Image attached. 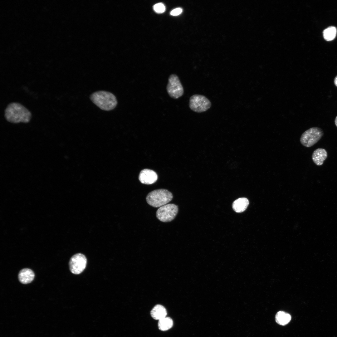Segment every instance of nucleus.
I'll return each instance as SVG.
<instances>
[{
	"label": "nucleus",
	"mask_w": 337,
	"mask_h": 337,
	"mask_svg": "<svg viewBox=\"0 0 337 337\" xmlns=\"http://www.w3.org/2000/svg\"><path fill=\"white\" fill-rule=\"evenodd\" d=\"M87 264L85 256L81 253H77L71 258L69 266L71 271L73 274H79L85 269Z\"/></svg>",
	"instance_id": "6e6552de"
},
{
	"label": "nucleus",
	"mask_w": 337,
	"mask_h": 337,
	"mask_svg": "<svg viewBox=\"0 0 337 337\" xmlns=\"http://www.w3.org/2000/svg\"><path fill=\"white\" fill-rule=\"evenodd\" d=\"M178 211L177 205L174 204H166L160 207L156 212L157 218L163 222L173 220L176 216Z\"/></svg>",
	"instance_id": "423d86ee"
},
{
	"label": "nucleus",
	"mask_w": 337,
	"mask_h": 337,
	"mask_svg": "<svg viewBox=\"0 0 337 337\" xmlns=\"http://www.w3.org/2000/svg\"><path fill=\"white\" fill-rule=\"evenodd\" d=\"M335 125L337 127V116L336 117L335 119Z\"/></svg>",
	"instance_id": "aec40b11"
},
{
	"label": "nucleus",
	"mask_w": 337,
	"mask_h": 337,
	"mask_svg": "<svg viewBox=\"0 0 337 337\" xmlns=\"http://www.w3.org/2000/svg\"><path fill=\"white\" fill-rule=\"evenodd\" d=\"M337 33L335 27L330 26L325 29L323 32L324 38L327 41H331L335 38Z\"/></svg>",
	"instance_id": "dca6fc26"
},
{
	"label": "nucleus",
	"mask_w": 337,
	"mask_h": 337,
	"mask_svg": "<svg viewBox=\"0 0 337 337\" xmlns=\"http://www.w3.org/2000/svg\"><path fill=\"white\" fill-rule=\"evenodd\" d=\"M92 102L101 109L110 111L116 106L117 101L115 96L112 93L105 91H99L90 96Z\"/></svg>",
	"instance_id": "f03ea898"
},
{
	"label": "nucleus",
	"mask_w": 337,
	"mask_h": 337,
	"mask_svg": "<svg viewBox=\"0 0 337 337\" xmlns=\"http://www.w3.org/2000/svg\"><path fill=\"white\" fill-rule=\"evenodd\" d=\"M327 157V151L322 148H318L314 150L312 156L313 161L318 166L322 165Z\"/></svg>",
	"instance_id": "9b49d317"
},
{
	"label": "nucleus",
	"mask_w": 337,
	"mask_h": 337,
	"mask_svg": "<svg viewBox=\"0 0 337 337\" xmlns=\"http://www.w3.org/2000/svg\"><path fill=\"white\" fill-rule=\"evenodd\" d=\"M172 193L166 189H160L153 190L147 195L146 200L150 205L160 207L167 204L172 199Z\"/></svg>",
	"instance_id": "7ed1b4c3"
},
{
	"label": "nucleus",
	"mask_w": 337,
	"mask_h": 337,
	"mask_svg": "<svg viewBox=\"0 0 337 337\" xmlns=\"http://www.w3.org/2000/svg\"><path fill=\"white\" fill-rule=\"evenodd\" d=\"M249 204V201L246 198H240L233 202L232 205V208L236 212H241L247 209Z\"/></svg>",
	"instance_id": "ddd939ff"
},
{
	"label": "nucleus",
	"mask_w": 337,
	"mask_h": 337,
	"mask_svg": "<svg viewBox=\"0 0 337 337\" xmlns=\"http://www.w3.org/2000/svg\"><path fill=\"white\" fill-rule=\"evenodd\" d=\"M153 9L155 12L158 13H162L164 12L166 8L164 4L161 2L157 3L154 5Z\"/></svg>",
	"instance_id": "f3484780"
},
{
	"label": "nucleus",
	"mask_w": 337,
	"mask_h": 337,
	"mask_svg": "<svg viewBox=\"0 0 337 337\" xmlns=\"http://www.w3.org/2000/svg\"><path fill=\"white\" fill-rule=\"evenodd\" d=\"M167 90L172 98L177 99L181 97L184 93V89L178 77L175 74L171 75L168 79Z\"/></svg>",
	"instance_id": "0eeeda50"
},
{
	"label": "nucleus",
	"mask_w": 337,
	"mask_h": 337,
	"mask_svg": "<svg viewBox=\"0 0 337 337\" xmlns=\"http://www.w3.org/2000/svg\"><path fill=\"white\" fill-rule=\"evenodd\" d=\"M211 106L210 101L203 95H194L190 98L189 107L194 112L198 113L205 112L209 109Z\"/></svg>",
	"instance_id": "39448f33"
},
{
	"label": "nucleus",
	"mask_w": 337,
	"mask_h": 337,
	"mask_svg": "<svg viewBox=\"0 0 337 337\" xmlns=\"http://www.w3.org/2000/svg\"><path fill=\"white\" fill-rule=\"evenodd\" d=\"M5 117L8 122L13 123H27L32 117L30 111L20 103H9L5 110Z\"/></svg>",
	"instance_id": "f257e3e1"
},
{
	"label": "nucleus",
	"mask_w": 337,
	"mask_h": 337,
	"mask_svg": "<svg viewBox=\"0 0 337 337\" xmlns=\"http://www.w3.org/2000/svg\"><path fill=\"white\" fill-rule=\"evenodd\" d=\"M291 319V316L288 313L283 311H279L275 316L276 321L278 324L285 325L288 324Z\"/></svg>",
	"instance_id": "4468645a"
},
{
	"label": "nucleus",
	"mask_w": 337,
	"mask_h": 337,
	"mask_svg": "<svg viewBox=\"0 0 337 337\" xmlns=\"http://www.w3.org/2000/svg\"><path fill=\"white\" fill-rule=\"evenodd\" d=\"M165 308L160 305H155L150 312L152 317L154 319L159 320L165 317L167 314Z\"/></svg>",
	"instance_id": "f8f14e48"
},
{
	"label": "nucleus",
	"mask_w": 337,
	"mask_h": 337,
	"mask_svg": "<svg viewBox=\"0 0 337 337\" xmlns=\"http://www.w3.org/2000/svg\"><path fill=\"white\" fill-rule=\"evenodd\" d=\"M139 180L142 183L150 184L154 183L157 180L158 175L153 170L144 169L141 170L139 174Z\"/></svg>",
	"instance_id": "1a4fd4ad"
},
{
	"label": "nucleus",
	"mask_w": 337,
	"mask_h": 337,
	"mask_svg": "<svg viewBox=\"0 0 337 337\" xmlns=\"http://www.w3.org/2000/svg\"><path fill=\"white\" fill-rule=\"evenodd\" d=\"M35 274L34 272L29 268H24L21 270L18 274L19 281L23 284L31 283L34 279Z\"/></svg>",
	"instance_id": "9d476101"
},
{
	"label": "nucleus",
	"mask_w": 337,
	"mask_h": 337,
	"mask_svg": "<svg viewBox=\"0 0 337 337\" xmlns=\"http://www.w3.org/2000/svg\"><path fill=\"white\" fill-rule=\"evenodd\" d=\"M173 325L172 319L170 317H166L159 320L158 327L159 330L165 331L171 328Z\"/></svg>",
	"instance_id": "2eb2a0df"
},
{
	"label": "nucleus",
	"mask_w": 337,
	"mask_h": 337,
	"mask_svg": "<svg viewBox=\"0 0 337 337\" xmlns=\"http://www.w3.org/2000/svg\"><path fill=\"white\" fill-rule=\"evenodd\" d=\"M182 9L180 7H178L173 9L170 12L171 15L176 16L180 14L182 12Z\"/></svg>",
	"instance_id": "a211bd4d"
},
{
	"label": "nucleus",
	"mask_w": 337,
	"mask_h": 337,
	"mask_svg": "<svg viewBox=\"0 0 337 337\" xmlns=\"http://www.w3.org/2000/svg\"><path fill=\"white\" fill-rule=\"evenodd\" d=\"M334 83L335 85L337 87V75L335 78Z\"/></svg>",
	"instance_id": "6ab92c4d"
},
{
	"label": "nucleus",
	"mask_w": 337,
	"mask_h": 337,
	"mask_svg": "<svg viewBox=\"0 0 337 337\" xmlns=\"http://www.w3.org/2000/svg\"><path fill=\"white\" fill-rule=\"evenodd\" d=\"M323 135V132L320 128L317 127L311 128L305 131L301 135L300 141L304 146L310 147L321 138Z\"/></svg>",
	"instance_id": "20e7f679"
}]
</instances>
